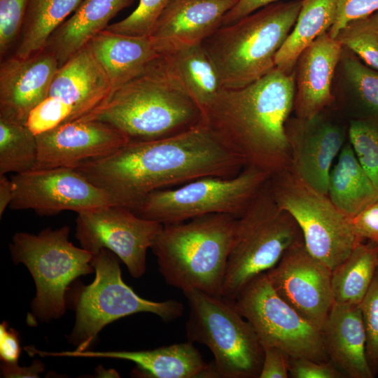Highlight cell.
Masks as SVG:
<instances>
[{"mask_svg":"<svg viewBox=\"0 0 378 378\" xmlns=\"http://www.w3.org/2000/svg\"><path fill=\"white\" fill-rule=\"evenodd\" d=\"M301 6V0L271 4L221 26L202 43L224 88L246 86L276 68V55L294 27Z\"/></svg>","mask_w":378,"mask_h":378,"instance_id":"5","label":"cell"},{"mask_svg":"<svg viewBox=\"0 0 378 378\" xmlns=\"http://www.w3.org/2000/svg\"><path fill=\"white\" fill-rule=\"evenodd\" d=\"M342 48L327 31L300 54L294 69L295 117L312 118L335 100L333 80Z\"/></svg>","mask_w":378,"mask_h":378,"instance_id":"20","label":"cell"},{"mask_svg":"<svg viewBox=\"0 0 378 378\" xmlns=\"http://www.w3.org/2000/svg\"><path fill=\"white\" fill-rule=\"evenodd\" d=\"M335 38L365 64L378 70V10L349 21Z\"/></svg>","mask_w":378,"mask_h":378,"instance_id":"33","label":"cell"},{"mask_svg":"<svg viewBox=\"0 0 378 378\" xmlns=\"http://www.w3.org/2000/svg\"><path fill=\"white\" fill-rule=\"evenodd\" d=\"M334 80L337 88L347 97L354 119L378 125V70L343 48Z\"/></svg>","mask_w":378,"mask_h":378,"instance_id":"29","label":"cell"},{"mask_svg":"<svg viewBox=\"0 0 378 378\" xmlns=\"http://www.w3.org/2000/svg\"><path fill=\"white\" fill-rule=\"evenodd\" d=\"M88 45L106 72L112 92L142 74L160 56L149 36H130L106 29Z\"/></svg>","mask_w":378,"mask_h":378,"instance_id":"24","label":"cell"},{"mask_svg":"<svg viewBox=\"0 0 378 378\" xmlns=\"http://www.w3.org/2000/svg\"><path fill=\"white\" fill-rule=\"evenodd\" d=\"M59 67L46 48L27 58L12 55L0 64V118L24 124L30 111L48 96Z\"/></svg>","mask_w":378,"mask_h":378,"instance_id":"18","label":"cell"},{"mask_svg":"<svg viewBox=\"0 0 378 378\" xmlns=\"http://www.w3.org/2000/svg\"><path fill=\"white\" fill-rule=\"evenodd\" d=\"M286 132L290 148L288 170L313 189L328 195L332 164L344 145L345 132L325 118L288 119Z\"/></svg>","mask_w":378,"mask_h":378,"instance_id":"17","label":"cell"},{"mask_svg":"<svg viewBox=\"0 0 378 378\" xmlns=\"http://www.w3.org/2000/svg\"><path fill=\"white\" fill-rule=\"evenodd\" d=\"M37 157L33 169L71 167L101 158L128 141L113 125L96 120H75L36 136Z\"/></svg>","mask_w":378,"mask_h":378,"instance_id":"16","label":"cell"},{"mask_svg":"<svg viewBox=\"0 0 378 378\" xmlns=\"http://www.w3.org/2000/svg\"><path fill=\"white\" fill-rule=\"evenodd\" d=\"M350 221L359 237L378 244V200L350 218Z\"/></svg>","mask_w":378,"mask_h":378,"instance_id":"41","label":"cell"},{"mask_svg":"<svg viewBox=\"0 0 378 378\" xmlns=\"http://www.w3.org/2000/svg\"><path fill=\"white\" fill-rule=\"evenodd\" d=\"M70 228L47 227L34 234L17 232L10 244L12 259L24 265L36 286L33 313L41 321L57 319L66 312V293L78 277L93 273V255L69 240Z\"/></svg>","mask_w":378,"mask_h":378,"instance_id":"8","label":"cell"},{"mask_svg":"<svg viewBox=\"0 0 378 378\" xmlns=\"http://www.w3.org/2000/svg\"><path fill=\"white\" fill-rule=\"evenodd\" d=\"M20 355V342L16 331L6 322L0 326V357L3 362H18Z\"/></svg>","mask_w":378,"mask_h":378,"instance_id":"43","label":"cell"},{"mask_svg":"<svg viewBox=\"0 0 378 378\" xmlns=\"http://www.w3.org/2000/svg\"><path fill=\"white\" fill-rule=\"evenodd\" d=\"M245 166L204 123L165 139L130 141L74 169L104 190L114 205L133 211L154 191L206 176L234 177Z\"/></svg>","mask_w":378,"mask_h":378,"instance_id":"1","label":"cell"},{"mask_svg":"<svg viewBox=\"0 0 378 378\" xmlns=\"http://www.w3.org/2000/svg\"><path fill=\"white\" fill-rule=\"evenodd\" d=\"M29 0H0V58H6L17 46Z\"/></svg>","mask_w":378,"mask_h":378,"instance_id":"37","label":"cell"},{"mask_svg":"<svg viewBox=\"0 0 378 378\" xmlns=\"http://www.w3.org/2000/svg\"><path fill=\"white\" fill-rule=\"evenodd\" d=\"M119 260L106 248L92 257L94 280L80 287L74 297L76 322L69 342L76 346L77 351L87 350L104 327L120 318L148 312L169 322L184 312V305L179 301L154 302L137 295L123 281Z\"/></svg>","mask_w":378,"mask_h":378,"instance_id":"9","label":"cell"},{"mask_svg":"<svg viewBox=\"0 0 378 378\" xmlns=\"http://www.w3.org/2000/svg\"><path fill=\"white\" fill-rule=\"evenodd\" d=\"M360 307L366 334V356L375 377L378 374V268Z\"/></svg>","mask_w":378,"mask_h":378,"instance_id":"38","label":"cell"},{"mask_svg":"<svg viewBox=\"0 0 378 378\" xmlns=\"http://www.w3.org/2000/svg\"><path fill=\"white\" fill-rule=\"evenodd\" d=\"M321 330L328 360L345 377H374L366 356L360 305L334 302Z\"/></svg>","mask_w":378,"mask_h":378,"instance_id":"23","label":"cell"},{"mask_svg":"<svg viewBox=\"0 0 378 378\" xmlns=\"http://www.w3.org/2000/svg\"><path fill=\"white\" fill-rule=\"evenodd\" d=\"M378 10V0H339L335 22L328 31L335 38L339 31L349 21Z\"/></svg>","mask_w":378,"mask_h":378,"instance_id":"40","label":"cell"},{"mask_svg":"<svg viewBox=\"0 0 378 378\" xmlns=\"http://www.w3.org/2000/svg\"><path fill=\"white\" fill-rule=\"evenodd\" d=\"M36 136L24 125L0 118V175L34 169Z\"/></svg>","mask_w":378,"mask_h":378,"instance_id":"32","label":"cell"},{"mask_svg":"<svg viewBox=\"0 0 378 378\" xmlns=\"http://www.w3.org/2000/svg\"><path fill=\"white\" fill-rule=\"evenodd\" d=\"M270 175L245 166L235 176H206L175 188L149 194L132 211L167 225L214 214L240 216L268 182Z\"/></svg>","mask_w":378,"mask_h":378,"instance_id":"10","label":"cell"},{"mask_svg":"<svg viewBox=\"0 0 378 378\" xmlns=\"http://www.w3.org/2000/svg\"><path fill=\"white\" fill-rule=\"evenodd\" d=\"M14 197V188L11 179L5 175H0V216L6 209L10 206Z\"/></svg>","mask_w":378,"mask_h":378,"instance_id":"46","label":"cell"},{"mask_svg":"<svg viewBox=\"0 0 378 378\" xmlns=\"http://www.w3.org/2000/svg\"><path fill=\"white\" fill-rule=\"evenodd\" d=\"M378 268V244L359 243L332 270L335 303L360 305Z\"/></svg>","mask_w":378,"mask_h":378,"instance_id":"30","label":"cell"},{"mask_svg":"<svg viewBox=\"0 0 378 378\" xmlns=\"http://www.w3.org/2000/svg\"><path fill=\"white\" fill-rule=\"evenodd\" d=\"M134 0H83L74 14L50 36L45 48L64 64L86 46L120 11Z\"/></svg>","mask_w":378,"mask_h":378,"instance_id":"25","label":"cell"},{"mask_svg":"<svg viewBox=\"0 0 378 378\" xmlns=\"http://www.w3.org/2000/svg\"><path fill=\"white\" fill-rule=\"evenodd\" d=\"M182 292L190 309L186 337L211 351L216 378H259L264 349L234 302L196 289Z\"/></svg>","mask_w":378,"mask_h":378,"instance_id":"7","label":"cell"},{"mask_svg":"<svg viewBox=\"0 0 378 378\" xmlns=\"http://www.w3.org/2000/svg\"><path fill=\"white\" fill-rule=\"evenodd\" d=\"M268 182L237 219L223 288V297L232 301L247 282L303 240L298 223L278 206Z\"/></svg>","mask_w":378,"mask_h":378,"instance_id":"6","label":"cell"},{"mask_svg":"<svg viewBox=\"0 0 378 378\" xmlns=\"http://www.w3.org/2000/svg\"><path fill=\"white\" fill-rule=\"evenodd\" d=\"M289 375L293 378H344L330 360L316 361L305 358H289Z\"/></svg>","mask_w":378,"mask_h":378,"instance_id":"39","label":"cell"},{"mask_svg":"<svg viewBox=\"0 0 378 378\" xmlns=\"http://www.w3.org/2000/svg\"><path fill=\"white\" fill-rule=\"evenodd\" d=\"M168 76L204 111L223 88L218 71L202 44L160 55Z\"/></svg>","mask_w":378,"mask_h":378,"instance_id":"26","label":"cell"},{"mask_svg":"<svg viewBox=\"0 0 378 378\" xmlns=\"http://www.w3.org/2000/svg\"><path fill=\"white\" fill-rule=\"evenodd\" d=\"M1 368L4 377H38L44 370V365L38 360L29 367H20L17 362H3Z\"/></svg>","mask_w":378,"mask_h":378,"instance_id":"45","label":"cell"},{"mask_svg":"<svg viewBox=\"0 0 378 378\" xmlns=\"http://www.w3.org/2000/svg\"><path fill=\"white\" fill-rule=\"evenodd\" d=\"M79 119L110 124L130 141L165 139L204 123L202 110L168 76L160 56Z\"/></svg>","mask_w":378,"mask_h":378,"instance_id":"3","label":"cell"},{"mask_svg":"<svg viewBox=\"0 0 378 378\" xmlns=\"http://www.w3.org/2000/svg\"><path fill=\"white\" fill-rule=\"evenodd\" d=\"M72 106L62 100L48 96L29 113L25 125L36 136L73 120Z\"/></svg>","mask_w":378,"mask_h":378,"instance_id":"36","label":"cell"},{"mask_svg":"<svg viewBox=\"0 0 378 378\" xmlns=\"http://www.w3.org/2000/svg\"><path fill=\"white\" fill-rule=\"evenodd\" d=\"M339 0H301L296 22L275 57L276 67L285 74L294 71L302 51L332 26Z\"/></svg>","mask_w":378,"mask_h":378,"instance_id":"28","label":"cell"},{"mask_svg":"<svg viewBox=\"0 0 378 378\" xmlns=\"http://www.w3.org/2000/svg\"><path fill=\"white\" fill-rule=\"evenodd\" d=\"M294 97V71L276 67L246 86L223 88L204 111V123L246 166L272 176L290 167L286 123Z\"/></svg>","mask_w":378,"mask_h":378,"instance_id":"2","label":"cell"},{"mask_svg":"<svg viewBox=\"0 0 378 378\" xmlns=\"http://www.w3.org/2000/svg\"><path fill=\"white\" fill-rule=\"evenodd\" d=\"M239 0H170L149 35L160 55L202 44Z\"/></svg>","mask_w":378,"mask_h":378,"instance_id":"19","label":"cell"},{"mask_svg":"<svg viewBox=\"0 0 378 378\" xmlns=\"http://www.w3.org/2000/svg\"><path fill=\"white\" fill-rule=\"evenodd\" d=\"M281 0H239L225 14L222 26L231 24L257 10Z\"/></svg>","mask_w":378,"mask_h":378,"instance_id":"44","label":"cell"},{"mask_svg":"<svg viewBox=\"0 0 378 378\" xmlns=\"http://www.w3.org/2000/svg\"><path fill=\"white\" fill-rule=\"evenodd\" d=\"M264 356L259 378H287L289 375V356L273 346H263Z\"/></svg>","mask_w":378,"mask_h":378,"instance_id":"42","label":"cell"},{"mask_svg":"<svg viewBox=\"0 0 378 378\" xmlns=\"http://www.w3.org/2000/svg\"><path fill=\"white\" fill-rule=\"evenodd\" d=\"M162 224L142 218L132 210L108 205L78 214L75 237L93 255L102 248L114 253L134 278L146 269V253Z\"/></svg>","mask_w":378,"mask_h":378,"instance_id":"13","label":"cell"},{"mask_svg":"<svg viewBox=\"0 0 378 378\" xmlns=\"http://www.w3.org/2000/svg\"><path fill=\"white\" fill-rule=\"evenodd\" d=\"M237 219L214 214L163 225L150 248L165 281L182 291L223 296Z\"/></svg>","mask_w":378,"mask_h":378,"instance_id":"4","label":"cell"},{"mask_svg":"<svg viewBox=\"0 0 378 378\" xmlns=\"http://www.w3.org/2000/svg\"><path fill=\"white\" fill-rule=\"evenodd\" d=\"M170 0H139L136 8L106 29L130 36H149L158 18Z\"/></svg>","mask_w":378,"mask_h":378,"instance_id":"35","label":"cell"},{"mask_svg":"<svg viewBox=\"0 0 378 378\" xmlns=\"http://www.w3.org/2000/svg\"><path fill=\"white\" fill-rule=\"evenodd\" d=\"M50 356L110 358L132 361L155 378H216L212 363H206L193 343H176L151 350L49 352Z\"/></svg>","mask_w":378,"mask_h":378,"instance_id":"21","label":"cell"},{"mask_svg":"<svg viewBox=\"0 0 378 378\" xmlns=\"http://www.w3.org/2000/svg\"><path fill=\"white\" fill-rule=\"evenodd\" d=\"M265 273L283 300L322 328L334 303L332 270L310 254L303 240L288 248Z\"/></svg>","mask_w":378,"mask_h":378,"instance_id":"15","label":"cell"},{"mask_svg":"<svg viewBox=\"0 0 378 378\" xmlns=\"http://www.w3.org/2000/svg\"><path fill=\"white\" fill-rule=\"evenodd\" d=\"M111 93L108 78L87 44L58 68L48 96L72 106L73 121L99 106Z\"/></svg>","mask_w":378,"mask_h":378,"instance_id":"22","label":"cell"},{"mask_svg":"<svg viewBox=\"0 0 378 378\" xmlns=\"http://www.w3.org/2000/svg\"><path fill=\"white\" fill-rule=\"evenodd\" d=\"M269 187L278 206L298 223L312 255L332 270L363 239L354 232L350 217L324 195L288 169L270 176Z\"/></svg>","mask_w":378,"mask_h":378,"instance_id":"11","label":"cell"},{"mask_svg":"<svg viewBox=\"0 0 378 378\" xmlns=\"http://www.w3.org/2000/svg\"><path fill=\"white\" fill-rule=\"evenodd\" d=\"M233 302L254 328L262 346H276L290 358L328 360L321 328L283 300L265 272L247 282Z\"/></svg>","mask_w":378,"mask_h":378,"instance_id":"12","label":"cell"},{"mask_svg":"<svg viewBox=\"0 0 378 378\" xmlns=\"http://www.w3.org/2000/svg\"><path fill=\"white\" fill-rule=\"evenodd\" d=\"M83 0H29L19 41L13 55L29 57L43 50L53 32Z\"/></svg>","mask_w":378,"mask_h":378,"instance_id":"31","label":"cell"},{"mask_svg":"<svg viewBox=\"0 0 378 378\" xmlns=\"http://www.w3.org/2000/svg\"><path fill=\"white\" fill-rule=\"evenodd\" d=\"M11 180L12 209H32L39 215L49 216L114 205L104 190L71 167L32 169L16 174Z\"/></svg>","mask_w":378,"mask_h":378,"instance_id":"14","label":"cell"},{"mask_svg":"<svg viewBox=\"0 0 378 378\" xmlns=\"http://www.w3.org/2000/svg\"><path fill=\"white\" fill-rule=\"evenodd\" d=\"M328 195L350 218L378 200V190L358 162L350 143L343 146L330 170Z\"/></svg>","mask_w":378,"mask_h":378,"instance_id":"27","label":"cell"},{"mask_svg":"<svg viewBox=\"0 0 378 378\" xmlns=\"http://www.w3.org/2000/svg\"><path fill=\"white\" fill-rule=\"evenodd\" d=\"M348 135L358 162L378 190V125L352 119Z\"/></svg>","mask_w":378,"mask_h":378,"instance_id":"34","label":"cell"}]
</instances>
